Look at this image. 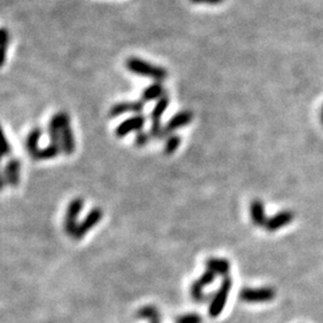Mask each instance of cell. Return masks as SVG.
<instances>
[{
    "label": "cell",
    "mask_w": 323,
    "mask_h": 323,
    "mask_svg": "<svg viewBox=\"0 0 323 323\" xmlns=\"http://www.w3.org/2000/svg\"><path fill=\"white\" fill-rule=\"evenodd\" d=\"M126 67L130 72L134 73V75L148 77V78L155 79L156 82H163L168 77V71L164 67L153 65V63L139 59V57L127 59Z\"/></svg>",
    "instance_id": "6da1fadb"
},
{
    "label": "cell",
    "mask_w": 323,
    "mask_h": 323,
    "mask_svg": "<svg viewBox=\"0 0 323 323\" xmlns=\"http://www.w3.org/2000/svg\"><path fill=\"white\" fill-rule=\"evenodd\" d=\"M232 287V279L229 276L225 277L220 284V287L214 293L212 302H211L209 308V315L211 317H218L222 314V311L225 308L226 302H228V297L230 295V291Z\"/></svg>",
    "instance_id": "7a4b0ae2"
},
{
    "label": "cell",
    "mask_w": 323,
    "mask_h": 323,
    "mask_svg": "<svg viewBox=\"0 0 323 323\" xmlns=\"http://www.w3.org/2000/svg\"><path fill=\"white\" fill-rule=\"evenodd\" d=\"M277 292L272 287H244L239 292V299L245 303H266L276 298Z\"/></svg>",
    "instance_id": "3957f363"
},
{
    "label": "cell",
    "mask_w": 323,
    "mask_h": 323,
    "mask_svg": "<svg viewBox=\"0 0 323 323\" xmlns=\"http://www.w3.org/2000/svg\"><path fill=\"white\" fill-rule=\"evenodd\" d=\"M61 113V132H60V146L65 155H72L76 150V139L71 127V119L66 111Z\"/></svg>",
    "instance_id": "277c9868"
},
{
    "label": "cell",
    "mask_w": 323,
    "mask_h": 323,
    "mask_svg": "<svg viewBox=\"0 0 323 323\" xmlns=\"http://www.w3.org/2000/svg\"><path fill=\"white\" fill-rule=\"evenodd\" d=\"M84 207V200L82 198H76L67 206L65 218H63V230L69 236H73L78 225V217Z\"/></svg>",
    "instance_id": "5b68a950"
},
{
    "label": "cell",
    "mask_w": 323,
    "mask_h": 323,
    "mask_svg": "<svg viewBox=\"0 0 323 323\" xmlns=\"http://www.w3.org/2000/svg\"><path fill=\"white\" fill-rule=\"evenodd\" d=\"M102 218H103V212H102L100 207L92 209L90 212L86 214L85 218L83 219L81 223H78L72 237L75 239H82L86 233L90 231L91 229H94L95 226L101 222Z\"/></svg>",
    "instance_id": "8992f818"
},
{
    "label": "cell",
    "mask_w": 323,
    "mask_h": 323,
    "mask_svg": "<svg viewBox=\"0 0 323 323\" xmlns=\"http://www.w3.org/2000/svg\"><path fill=\"white\" fill-rule=\"evenodd\" d=\"M146 123V116L143 114H136L132 117H128L122 122L119 123V126L115 130V136L117 138H123L128 136L132 132H138L142 131Z\"/></svg>",
    "instance_id": "52a82bcc"
},
{
    "label": "cell",
    "mask_w": 323,
    "mask_h": 323,
    "mask_svg": "<svg viewBox=\"0 0 323 323\" xmlns=\"http://www.w3.org/2000/svg\"><path fill=\"white\" fill-rule=\"evenodd\" d=\"M144 108H145V103L142 100L138 101H122L119 103H115L109 110L110 117H117L120 115L127 114V113H136L142 114Z\"/></svg>",
    "instance_id": "ba28073f"
},
{
    "label": "cell",
    "mask_w": 323,
    "mask_h": 323,
    "mask_svg": "<svg viewBox=\"0 0 323 323\" xmlns=\"http://www.w3.org/2000/svg\"><path fill=\"white\" fill-rule=\"evenodd\" d=\"M295 219V214L291 211H280L274 216H272L271 218H267V222L265 224V229L267 231H277L281 228H285L286 225L292 222Z\"/></svg>",
    "instance_id": "9c48e42d"
},
{
    "label": "cell",
    "mask_w": 323,
    "mask_h": 323,
    "mask_svg": "<svg viewBox=\"0 0 323 323\" xmlns=\"http://www.w3.org/2000/svg\"><path fill=\"white\" fill-rule=\"evenodd\" d=\"M193 116L194 115L190 110L178 111V113H176L174 116H172L171 119L166 122V124L164 126L165 133L169 136V134L175 132V131H177V130L182 128V127L187 126V124H189L191 121H193Z\"/></svg>",
    "instance_id": "30bf717a"
},
{
    "label": "cell",
    "mask_w": 323,
    "mask_h": 323,
    "mask_svg": "<svg viewBox=\"0 0 323 323\" xmlns=\"http://www.w3.org/2000/svg\"><path fill=\"white\" fill-rule=\"evenodd\" d=\"M4 175L9 185L16 188L21 181V162L17 158H11L5 165Z\"/></svg>",
    "instance_id": "8fae6325"
},
{
    "label": "cell",
    "mask_w": 323,
    "mask_h": 323,
    "mask_svg": "<svg viewBox=\"0 0 323 323\" xmlns=\"http://www.w3.org/2000/svg\"><path fill=\"white\" fill-rule=\"evenodd\" d=\"M230 268V261L222 257H210L206 260V270L213 272L216 276L228 277Z\"/></svg>",
    "instance_id": "7c38bea8"
},
{
    "label": "cell",
    "mask_w": 323,
    "mask_h": 323,
    "mask_svg": "<svg viewBox=\"0 0 323 323\" xmlns=\"http://www.w3.org/2000/svg\"><path fill=\"white\" fill-rule=\"evenodd\" d=\"M250 218L256 226H265L267 222L266 213H265V205L261 200H252L250 204Z\"/></svg>",
    "instance_id": "4fadbf2b"
},
{
    "label": "cell",
    "mask_w": 323,
    "mask_h": 323,
    "mask_svg": "<svg viewBox=\"0 0 323 323\" xmlns=\"http://www.w3.org/2000/svg\"><path fill=\"white\" fill-rule=\"evenodd\" d=\"M41 137H42V130L40 127H35L28 133L27 138H25V150H27L29 155L34 157L38 151V143H40Z\"/></svg>",
    "instance_id": "5bb4252c"
},
{
    "label": "cell",
    "mask_w": 323,
    "mask_h": 323,
    "mask_svg": "<svg viewBox=\"0 0 323 323\" xmlns=\"http://www.w3.org/2000/svg\"><path fill=\"white\" fill-rule=\"evenodd\" d=\"M165 95V89L161 82H156L153 84L149 85L148 88L144 89L142 94V101L144 103L146 102H151L155 100H159L162 96Z\"/></svg>",
    "instance_id": "9a60e30c"
},
{
    "label": "cell",
    "mask_w": 323,
    "mask_h": 323,
    "mask_svg": "<svg viewBox=\"0 0 323 323\" xmlns=\"http://www.w3.org/2000/svg\"><path fill=\"white\" fill-rule=\"evenodd\" d=\"M61 152V146H60L59 144L49 143V145H47L46 148L38 149L36 155H35L33 158L36 159V161H48V159H53L57 157Z\"/></svg>",
    "instance_id": "2e32d148"
},
{
    "label": "cell",
    "mask_w": 323,
    "mask_h": 323,
    "mask_svg": "<svg viewBox=\"0 0 323 323\" xmlns=\"http://www.w3.org/2000/svg\"><path fill=\"white\" fill-rule=\"evenodd\" d=\"M60 132H61V113L54 114L48 123V134L50 143L60 145Z\"/></svg>",
    "instance_id": "e0dca14e"
},
{
    "label": "cell",
    "mask_w": 323,
    "mask_h": 323,
    "mask_svg": "<svg viewBox=\"0 0 323 323\" xmlns=\"http://www.w3.org/2000/svg\"><path fill=\"white\" fill-rule=\"evenodd\" d=\"M169 104H170V98H169L168 95L162 96L159 100L156 102L155 107L150 113V117H151V122H156V121H162V116L164 115V113L168 109Z\"/></svg>",
    "instance_id": "ac0fdd59"
},
{
    "label": "cell",
    "mask_w": 323,
    "mask_h": 323,
    "mask_svg": "<svg viewBox=\"0 0 323 323\" xmlns=\"http://www.w3.org/2000/svg\"><path fill=\"white\" fill-rule=\"evenodd\" d=\"M182 143V139L180 136H177V134H169L168 137H166L165 139V143H164V153L165 155H172V153H175L177 151V149L180 148Z\"/></svg>",
    "instance_id": "d6986e66"
},
{
    "label": "cell",
    "mask_w": 323,
    "mask_h": 323,
    "mask_svg": "<svg viewBox=\"0 0 323 323\" xmlns=\"http://www.w3.org/2000/svg\"><path fill=\"white\" fill-rule=\"evenodd\" d=\"M137 318H146V319H155L161 317V314H159L158 309L153 305H146L144 308L139 309L137 311Z\"/></svg>",
    "instance_id": "ffe728a7"
},
{
    "label": "cell",
    "mask_w": 323,
    "mask_h": 323,
    "mask_svg": "<svg viewBox=\"0 0 323 323\" xmlns=\"http://www.w3.org/2000/svg\"><path fill=\"white\" fill-rule=\"evenodd\" d=\"M190 296L193 298L194 302L197 303H204V300L207 298L206 295L204 293V287L198 283V280H195L190 286Z\"/></svg>",
    "instance_id": "44dd1931"
},
{
    "label": "cell",
    "mask_w": 323,
    "mask_h": 323,
    "mask_svg": "<svg viewBox=\"0 0 323 323\" xmlns=\"http://www.w3.org/2000/svg\"><path fill=\"white\" fill-rule=\"evenodd\" d=\"M150 136L152 139H163L165 137H168V134L165 133L164 126L162 124V121H156V122H151V127H150Z\"/></svg>",
    "instance_id": "7402d4cb"
},
{
    "label": "cell",
    "mask_w": 323,
    "mask_h": 323,
    "mask_svg": "<svg viewBox=\"0 0 323 323\" xmlns=\"http://www.w3.org/2000/svg\"><path fill=\"white\" fill-rule=\"evenodd\" d=\"M175 323H203V317L198 314H185L176 317Z\"/></svg>",
    "instance_id": "603a6c76"
},
{
    "label": "cell",
    "mask_w": 323,
    "mask_h": 323,
    "mask_svg": "<svg viewBox=\"0 0 323 323\" xmlns=\"http://www.w3.org/2000/svg\"><path fill=\"white\" fill-rule=\"evenodd\" d=\"M10 152H11V145H10L4 131H3L2 126H0V156H6Z\"/></svg>",
    "instance_id": "cb8c5ba5"
},
{
    "label": "cell",
    "mask_w": 323,
    "mask_h": 323,
    "mask_svg": "<svg viewBox=\"0 0 323 323\" xmlns=\"http://www.w3.org/2000/svg\"><path fill=\"white\" fill-rule=\"evenodd\" d=\"M151 136H150L149 132H145V131H138L136 134V139H134V143H136L137 146L142 148V146H145L150 140H151Z\"/></svg>",
    "instance_id": "d4e9b609"
},
{
    "label": "cell",
    "mask_w": 323,
    "mask_h": 323,
    "mask_svg": "<svg viewBox=\"0 0 323 323\" xmlns=\"http://www.w3.org/2000/svg\"><path fill=\"white\" fill-rule=\"evenodd\" d=\"M216 274L213 273V272H211L209 270H206L204 272V274L203 276H201L199 279H198V283L200 284L201 286L205 287V286H209L211 285V284L213 283L214 279H216Z\"/></svg>",
    "instance_id": "484cf974"
},
{
    "label": "cell",
    "mask_w": 323,
    "mask_h": 323,
    "mask_svg": "<svg viewBox=\"0 0 323 323\" xmlns=\"http://www.w3.org/2000/svg\"><path fill=\"white\" fill-rule=\"evenodd\" d=\"M193 4H209V5H219L224 3V0H190Z\"/></svg>",
    "instance_id": "4316f807"
},
{
    "label": "cell",
    "mask_w": 323,
    "mask_h": 323,
    "mask_svg": "<svg viewBox=\"0 0 323 323\" xmlns=\"http://www.w3.org/2000/svg\"><path fill=\"white\" fill-rule=\"evenodd\" d=\"M9 31L6 29H0V44H9Z\"/></svg>",
    "instance_id": "83f0119b"
},
{
    "label": "cell",
    "mask_w": 323,
    "mask_h": 323,
    "mask_svg": "<svg viewBox=\"0 0 323 323\" xmlns=\"http://www.w3.org/2000/svg\"><path fill=\"white\" fill-rule=\"evenodd\" d=\"M9 44H0V67L5 63L6 60V48Z\"/></svg>",
    "instance_id": "f1b7e54d"
},
{
    "label": "cell",
    "mask_w": 323,
    "mask_h": 323,
    "mask_svg": "<svg viewBox=\"0 0 323 323\" xmlns=\"http://www.w3.org/2000/svg\"><path fill=\"white\" fill-rule=\"evenodd\" d=\"M6 184H8V182H6L4 171H0V190L4 189V187Z\"/></svg>",
    "instance_id": "f546056e"
},
{
    "label": "cell",
    "mask_w": 323,
    "mask_h": 323,
    "mask_svg": "<svg viewBox=\"0 0 323 323\" xmlns=\"http://www.w3.org/2000/svg\"><path fill=\"white\" fill-rule=\"evenodd\" d=\"M161 319H162V317H158V318L151 319V321H150V323H162V322H161Z\"/></svg>",
    "instance_id": "4dcf8cb0"
},
{
    "label": "cell",
    "mask_w": 323,
    "mask_h": 323,
    "mask_svg": "<svg viewBox=\"0 0 323 323\" xmlns=\"http://www.w3.org/2000/svg\"><path fill=\"white\" fill-rule=\"evenodd\" d=\"M319 119H321V123L323 124V107H322V110H321V114H319Z\"/></svg>",
    "instance_id": "1f68e13d"
},
{
    "label": "cell",
    "mask_w": 323,
    "mask_h": 323,
    "mask_svg": "<svg viewBox=\"0 0 323 323\" xmlns=\"http://www.w3.org/2000/svg\"><path fill=\"white\" fill-rule=\"evenodd\" d=\"M0 161H2V156H0Z\"/></svg>",
    "instance_id": "d6a6232c"
}]
</instances>
